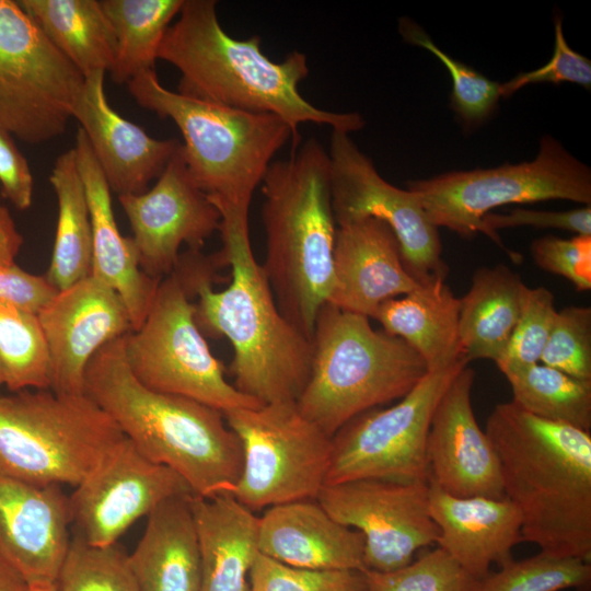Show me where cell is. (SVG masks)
<instances>
[{"mask_svg":"<svg viewBox=\"0 0 591 591\" xmlns=\"http://www.w3.org/2000/svg\"><path fill=\"white\" fill-rule=\"evenodd\" d=\"M1 198L0 193V264L11 265L15 264L24 240Z\"/></svg>","mask_w":591,"mask_h":591,"instance_id":"7dc6e473","label":"cell"},{"mask_svg":"<svg viewBox=\"0 0 591 591\" xmlns=\"http://www.w3.org/2000/svg\"><path fill=\"white\" fill-rule=\"evenodd\" d=\"M251 591H367L359 570H314L257 554L248 573Z\"/></svg>","mask_w":591,"mask_h":591,"instance_id":"ab89813d","label":"cell"},{"mask_svg":"<svg viewBox=\"0 0 591 591\" xmlns=\"http://www.w3.org/2000/svg\"><path fill=\"white\" fill-rule=\"evenodd\" d=\"M125 436L85 393L0 395V474L36 485H79Z\"/></svg>","mask_w":591,"mask_h":591,"instance_id":"ba28073f","label":"cell"},{"mask_svg":"<svg viewBox=\"0 0 591 591\" xmlns=\"http://www.w3.org/2000/svg\"><path fill=\"white\" fill-rule=\"evenodd\" d=\"M475 372L450 382L431 417L426 442L428 482L455 497L505 498L500 464L472 406Z\"/></svg>","mask_w":591,"mask_h":591,"instance_id":"d6986e66","label":"cell"},{"mask_svg":"<svg viewBox=\"0 0 591 591\" xmlns=\"http://www.w3.org/2000/svg\"><path fill=\"white\" fill-rule=\"evenodd\" d=\"M316 501L336 521L363 535L366 569H399L419 549L437 544L428 482L367 478L324 485Z\"/></svg>","mask_w":591,"mask_h":591,"instance_id":"9a60e30c","label":"cell"},{"mask_svg":"<svg viewBox=\"0 0 591 591\" xmlns=\"http://www.w3.org/2000/svg\"><path fill=\"white\" fill-rule=\"evenodd\" d=\"M31 591H57L55 584H35L31 586Z\"/></svg>","mask_w":591,"mask_h":591,"instance_id":"681fc988","label":"cell"},{"mask_svg":"<svg viewBox=\"0 0 591 591\" xmlns=\"http://www.w3.org/2000/svg\"><path fill=\"white\" fill-rule=\"evenodd\" d=\"M334 277L328 302L367 317H373L386 300L404 296L419 285L403 264L392 229L370 217L338 225Z\"/></svg>","mask_w":591,"mask_h":591,"instance_id":"7402d4cb","label":"cell"},{"mask_svg":"<svg viewBox=\"0 0 591 591\" xmlns=\"http://www.w3.org/2000/svg\"><path fill=\"white\" fill-rule=\"evenodd\" d=\"M0 591H31L26 579L0 556Z\"/></svg>","mask_w":591,"mask_h":591,"instance_id":"c3c4849f","label":"cell"},{"mask_svg":"<svg viewBox=\"0 0 591 591\" xmlns=\"http://www.w3.org/2000/svg\"><path fill=\"white\" fill-rule=\"evenodd\" d=\"M179 18L167 28L158 53L181 73L177 92L230 108L281 118L300 142L303 123L327 125L347 134L364 126L359 113H336L313 106L299 92L309 74L306 56L293 50L270 60L259 36L239 39L221 26L215 0H184Z\"/></svg>","mask_w":591,"mask_h":591,"instance_id":"3957f363","label":"cell"},{"mask_svg":"<svg viewBox=\"0 0 591 591\" xmlns=\"http://www.w3.org/2000/svg\"><path fill=\"white\" fill-rule=\"evenodd\" d=\"M525 285L508 266L477 268L460 299L459 334L467 360L497 363L519 318Z\"/></svg>","mask_w":591,"mask_h":591,"instance_id":"f1b7e54d","label":"cell"},{"mask_svg":"<svg viewBox=\"0 0 591 591\" xmlns=\"http://www.w3.org/2000/svg\"><path fill=\"white\" fill-rule=\"evenodd\" d=\"M0 378L12 392L50 390V357L36 313L0 303Z\"/></svg>","mask_w":591,"mask_h":591,"instance_id":"836d02e7","label":"cell"},{"mask_svg":"<svg viewBox=\"0 0 591 591\" xmlns=\"http://www.w3.org/2000/svg\"><path fill=\"white\" fill-rule=\"evenodd\" d=\"M327 154L336 224L369 217L385 222L397 237L406 270L419 285L447 280L439 229L417 196L386 182L347 132L332 130Z\"/></svg>","mask_w":591,"mask_h":591,"instance_id":"5bb4252c","label":"cell"},{"mask_svg":"<svg viewBox=\"0 0 591 591\" xmlns=\"http://www.w3.org/2000/svg\"><path fill=\"white\" fill-rule=\"evenodd\" d=\"M434 227L462 237L485 234L483 218L510 204L565 199L591 205V171L552 136L541 138L537 157L519 164L453 171L407 183Z\"/></svg>","mask_w":591,"mask_h":591,"instance_id":"9c48e42d","label":"cell"},{"mask_svg":"<svg viewBox=\"0 0 591 591\" xmlns=\"http://www.w3.org/2000/svg\"><path fill=\"white\" fill-rule=\"evenodd\" d=\"M83 84L18 0H0V128L30 144L61 136Z\"/></svg>","mask_w":591,"mask_h":591,"instance_id":"7c38bea8","label":"cell"},{"mask_svg":"<svg viewBox=\"0 0 591 591\" xmlns=\"http://www.w3.org/2000/svg\"><path fill=\"white\" fill-rule=\"evenodd\" d=\"M571 82L590 90L591 61L567 44L560 19L555 20V48L549 61L529 72H521L511 80L500 83L501 97H508L529 84Z\"/></svg>","mask_w":591,"mask_h":591,"instance_id":"7bdbcfd3","label":"cell"},{"mask_svg":"<svg viewBox=\"0 0 591 591\" xmlns=\"http://www.w3.org/2000/svg\"><path fill=\"white\" fill-rule=\"evenodd\" d=\"M49 182L57 197L58 219L45 277L61 291L89 277L92 267L90 211L73 148L57 158Z\"/></svg>","mask_w":591,"mask_h":591,"instance_id":"4dcf8cb0","label":"cell"},{"mask_svg":"<svg viewBox=\"0 0 591 591\" xmlns=\"http://www.w3.org/2000/svg\"><path fill=\"white\" fill-rule=\"evenodd\" d=\"M189 495L178 474L147 459L125 437L69 496L74 535L92 546L116 544L160 503Z\"/></svg>","mask_w":591,"mask_h":591,"instance_id":"2e32d148","label":"cell"},{"mask_svg":"<svg viewBox=\"0 0 591 591\" xmlns=\"http://www.w3.org/2000/svg\"><path fill=\"white\" fill-rule=\"evenodd\" d=\"M198 536L199 591H250L247 577L258 551L259 518L231 494L192 495Z\"/></svg>","mask_w":591,"mask_h":591,"instance_id":"484cf974","label":"cell"},{"mask_svg":"<svg viewBox=\"0 0 591 591\" xmlns=\"http://www.w3.org/2000/svg\"><path fill=\"white\" fill-rule=\"evenodd\" d=\"M220 212L222 247L209 256L188 250L174 269L195 303L204 335L233 349L234 386L262 404L297 401L311 369V341L280 312L252 251L247 205L208 197Z\"/></svg>","mask_w":591,"mask_h":591,"instance_id":"6da1fadb","label":"cell"},{"mask_svg":"<svg viewBox=\"0 0 591 591\" xmlns=\"http://www.w3.org/2000/svg\"><path fill=\"white\" fill-rule=\"evenodd\" d=\"M531 255L537 267L564 277L577 291L591 289V235L542 236L532 242Z\"/></svg>","mask_w":591,"mask_h":591,"instance_id":"b9f144b4","label":"cell"},{"mask_svg":"<svg viewBox=\"0 0 591 591\" xmlns=\"http://www.w3.org/2000/svg\"><path fill=\"white\" fill-rule=\"evenodd\" d=\"M556 315L555 298L547 288L525 286L519 318L503 357L496 363L503 374L540 363Z\"/></svg>","mask_w":591,"mask_h":591,"instance_id":"f35d334b","label":"cell"},{"mask_svg":"<svg viewBox=\"0 0 591 591\" xmlns=\"http://www.w3.org/2000/svg\"><path fill=\"white\" fill-rule=\"evenodd\" d=\"M127 88L138 105L175 123L189 173L211 198L250 206L276 153L293 141L281 118L171 91L160 83L155 69L139 72Z\"/></svg>","mask_w":591,"mask_h":591,"instance_id":"52a82bcc","label":"cell"},{"mask_svg":"<svg viewBox=\"0 0 591 591\" xmlns=\"http://www.w3.org/2000/svg\"><path fill=\"white\" fill-rule=\"evenodd\" d=\"M57 292L45 275L27 273L16 264H0V303L37 314Z\"/></svg>","mask_w":591,"mask_h":591,"instance_id":"bcb514c9","label":"cell"},{"mask_svg":"<svg viewBox=\"0 0 591 591\" xmlns=\"http://www.w3.org/2000/svg\"><path fill=\"white\" fill-rule=\"evenodd\" d=\"M241 442L243 464L232 496L252 511L316 499L325 485L332 437L296 401L223 413Z\"/></svg>","mask_w":591,"mask_h":591,"instance_id":"8fae6325","label":"cell"},{"mask_svg":"<svg viewBox=\"0 0 591 591\" xmlns=\"http://www.w3.org/2000/svg\"><path fill=\"white\" fill-rule=\"evenodd\" d=\"M189 496L170 498L147 517L130 570L140 591H199L201 564Z\"/></svg>","mask_w":591,"mask_h":591,"instance_id":"4316f807","label":"cell"},{"mask_svg":"<svg viewBox=\"0 0 591 591\" xmlns=\"http://www.w3.org/2000/svg\"><path fill=\"white\" fill-rule=\"evenodd\" d=\"M73 150L90 211L91 275L118 293L127 308L132 331H136L146 320L161 280L141 270L132 237L124 236L118 230L111 189L80 127Z\"/></svg>","mask_w":591,"mask_h":591,"instance_id":"603a6c76","label":"cell"},{"mask_svg":"<svg viewBox=\"0 0 591 591\" xmlns=\"http://www.w3.org/2000/svg\"><path fill=\"white\" fill-rule=\"evenodd\" d=\"M1 385H2V381H1V378H0V387H1Z\"/></svg>","mask_w":591,"mask_h":591,"instance_id":"f907efd6","label":"cell"},{"mask_svg":"<svg viewBox=\"0 0 591 591\" xmlns=\"http://www.w3.org/2000/svg\"><path fill=\"white\" fill-rule=\"evenodd\" d=\"M459 362L428 372L391 407L373 408L352 418L332 437L325 485L357 479L428 482L426 442L432 414Z\"/></svg>","mask_w":591,"mask_h":591,"instance_id":"4fadbf2b","label":"cell"},{"mask_svg":"<svg viewBox=\"0 0 591 591\" xmlns=\"http://www.w3.org/2000/svg\"><path fill=\"white\" fill-rule=\"evenodd\" d=\"M485 235L503 248L513 262L520 260V255L508 252L497 230L515 227H533L540 229H560L576 235H591V207L584 206L566 211H545L526 208H514L508 213L489 212L483 218Z\"/></svg>","mask_w":591,"mask_h":591,"instance_id":"ee69618b","label":"cell"},{"mask_svg":"<svg viewBox=\"0 0 591 591\" xmlns=\"http://www.w3.org/2000/svg\"><path fill=\"white\" fill-rule=\"evenodd\" d=\"M399 33L406 42L433 54L449 70L452 79L451 106L466 127L482 124L495 112L501 97L500 83L452 58L410 19H401Z\"/></svg>","mask_w":591,"mask_h":591,"instance_id":"8d00e7d4","label":"cell"},{"mask_svg":"<svg viewBox=\"0 0 591 591\" xmlns=\"http://www.w3.org/2000/svg\"><path fill=\"white\" fill-rule=\"evenodd\" d=\"M512 402L546 420L591 430V380L536 363L506 373Z\"/></svg>","mask_w":591,"mask_h":591,"instance_id":"d6a6232c","label":"cell"},{"mask_svg":"<svg viewBox=\"0 0 591 591\" xmlns=\"http://www.w3.org/2000/svg\"><path fill=\"white\" fill-rule=\"evenodd\" d=\"M311 346L310 375L296 403L329 437L358 415L403 398L428 373L404 339L329 302L318 311Z\"/></svg>","mask_w":591,"mask_h":591,"instance_id":"8992f818","label":"cell"},{"mask_svg":"<svg viewBox=\"0 0 591 591\" xmlns=\"http://www.w3.org/2000/svg\"><path fill=\"white\" fill-rule=\"evenodd\" d=\"M258 551L299 568L366 569L363 535L336 521L316 499L267 508L259 518Z\"/></svg>","mask_w":591,"mask_h":591,"instance_id":"d4e9b609","label":"cell"},{"mask_svg":"<svg viewBox=\"0 0 591 591\" xmlns=\"http://www.w3.org/2000/svg\"><path fill=\"white\" fill-rule=\"evenodd\" d=\"M50 357V390L84 393V374L94 355L132 331L118 293L94 276L58 291L37 313Z\"/></svg>","mask_w":591,"mask_h":591,"instance_id":"ac0fdd59","label":"cell"},{"mask_svg":"<svg viewBox=\"0 0 591 591\" xmlns=\"http://www.w3.org/2000/svg\"><path fill=\"white\" fill-rule=\"evenodd\" d=\"M34 179L25 157L13 137L0 128V193L16 209H28L33 201Z\"/></svg>","mask_w":591,"mask_h":591,"instance_id":"f6af8a7d","label":"cell"},{"mask_svg":"<svg viewBox=\"0 0 591 591\" xmlns=\"http://www.w3.org/2000/svg\"><path fill=\"white\" fill-rule=\"evenodd\" d=\"M428 484L438 547L478 580L489 573L490 565L512 559V548L522 542V519L508 498L455 497Z\"/></svg>","mask_w":591,"mask_h":591,"instance_id":"cb8c5ba5","label":"cell"},{"mask_svg":"<svg viewBox=\"0 0 591 591\" xmlns=\"http://www.w3.org/2000/svg\"><path fill=\"white\" fill-rule=\"evenodd\" d=\"M51 44L84 76L109 71L116 43L99 0H18Z\"/></svg>","mask_w":591,"mask_h":591,"instance_id":"f546056e","label":"cell"},{"mask_svg":"<svg viewBox=\"0 0 591 591\" xmlns=\"http://www.w3.org/2000/svg\"><path fill=\"white\" fill-rule=\"evenodd\" d=\"M57 591H140L128 554L116 543L92 546L74 535L55 583Z\"/></svg>","mask_w":591,"mask_h":591,"instance_id":"d590c367","label":"cell"},{"mask_svg":"<svg viewBox=\"0 0 591 591\" xmlns=\"http://www.w3.org/2000/svg\"><path fill=\"white\" fill-rule=\"evenodd\" d=\"M105 71L84 76L73 111L108 187L118 196L139 195L157 179L181 146L177 139H155L120 116L108 103Z\"/></svg>","mask_w":591,"mask_h":591,"instance_id":"44dd1931","label":"cell"},{"mask_svg":"<svg viewBox=\"0 0 591 591\" xmlns=\"http://www.w3.org/2000/svg\"><path fill=\"white\" fill-rule=\"evenodd\" d=\"M485 432L505 497L520 511L522 542L563 557L591 558V433L498 404Z\"/></svg>","mask_w":591,"mask_h":591,"instance_id":"7a4b0ae2","label":"cell"},{"mask_svg":"<svg viewBox=\"0 0 591 591\" xmlns=\"http://www.w3.org/2000/svg\"><path fill=\"white\" fill-rule=\"evenodd\" d=\"M69 496L0 474V556L30 583L55 584L71 543Z\"/></svg>","mask_w":591,"mask_h":591,"instance_id":"ffe728a7","label":"cell"},{"mask_svg":"<svg viewBox=\"0 0 591 591\" xmlns=\"http://www.w3.org/2000/svg\"><path fill=\"white\" fill-rule=\"evenodd\" d=\"M460 299L447 280L418 285L383 302L372 318L386 333L404 339L425 360L428 372L467 360L459 334Z\"/></svg>","mask_w":591,"mask_h":591,"instance_id":"83f0119b","label":"cell"},{"mask_svg":"<svg viewBox=\"0 0 591 591\" xmlns=\"http://www.w3.org/2000/svg\"><path fill=\"white\" fill-rule=\"evenodd\" d=\"M540 362L570 376L591 380V308L557 311Z\"/></svg>","mask_w":591,"mask_h":591,"instance_id":"60d3db41","label":"cell"},{"mask_svg":"<svg viewBox=\"0 0 591 591\" xmlns=\"http://www.w3.org/2000/svg\"><path fill=\"white\" fill-rule=\"evenodd\" d=\"M84 393L150 461L178 474L195 496L232 494L242 471V447L221 412L141 384L125 358L123 337L89 362Z\"/></svg>","mask_w":591,"mask_h":591,"instance_id":"277c9868","label":"cell"},{"mask_svg":"<svg viewBox=\"0 0 591 591\" xmlns=\"http://www.w3.org/2000/svg\"><path fill=\"white\" fill-rule=\"evenodd\" d=\"M250 591H251V589H250Z\"/></svg>","mask_w":591,"mask_h":591,"instance_id":"816d5d0a","label":"cell"},{"mask_svg":"<svg viewBox=\"0 0 591 591\" xmlns=\"http://www.w3.org/2000/svg\"><path fill=\"white\" fill-rule=\"evenodd\" d=\"M173 271L161 279L142 325L123 337L125 358L150 390L182 396L222 414L264 404L241 393L224 378L195 320V303Z\"/></svg>","mask_w":591,"mask_h":591,"instance_id":"30bf717a","label":"cell"},{"mask_svg":"<svg viewBox=\"0 0 591 591\" xmlns=\"http://www.w3.org/2000/svg\"><path fill=\"white\" fill-rule=\"evenodd\" d=\"M118 199L134 233L140 268L153 279L174 271L183 244L200 251L219 231L220 212L194 182L182 143L153 187Z\"/></svg>","mask_w":591,"mask_h":591,"instance_id":"e0dca14e","label":"cell"},{"mask_svg":"<svg viewBox=\"0 0 591 591\" xmlns=\"http://www.w3.org/2000/svg\"><path fill=\"white\" fill-rule=\"evenodd\" d=\"M260 184L262 266L280 312L311 341L318 311L335 287L337 228L327 151L310 138L288 158L273 161Z\"/></svg>","mask_w":591,"mask_h":591,"instance_id":"5b68a950","label":"cell"},{"mask_svg":"<svg viewBox=\"0 0 591 591\" xmlns=\"http://www.w3.org/2000/svg\"><path fill=\"white\" fill-rule=\"evenodd\" d=\"M362 572L367 591H474L478 583L440 547L393 571Z\"/></svg>","mask_w":591,"mask_h":591,"instance_id":"74e56055","label":"cell"},{"mask_svg":"<svg viewBox=\"0 0 591 591\" xmlns=\"http://www.w3.org/2000/svg\"><path fill=\"white\" fill-rule=\"evenodd\" d=\"M590 561L540 551L521 560L512 558L478 580L474 591H590Z\"/></svg>","mask_w":591,"mask_h":591,"instance_id":"e575fe53","label":"cell"},{"mask_svg":"<svg viewBox=\"0 0 591 591\" xmlns=\"http://www.w3.org/2000/svg\"><path fill=\"white\" fill-rule=\"evenodd\" d=\"M116 43L111 70L115 83L154 69L159 48L184 0H99Z\"/></svg>","mask_w":591,"mask_h":591,"instance_id":"1f68e13d","label":"cell"}]
</instances>
